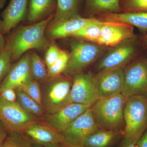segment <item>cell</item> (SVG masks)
I'll return each mask as SVG.
<instances>
[{
	"label": "cell",
	"mask_w": 147,
	"mask_h": 147,
	"mask_svg": "<svg viewBox=\"0 0 147 147\" xmlns=\"http://www.w3.org/2000/svg\"><path fill=\"white\" fill-rule=\"evenodd\" d=\"M54 13L38 23L18 28L5 41V47L12 60H17L31 50H42L49 45L45 29L54 18Z\"/></svg>",
	"instance_id": "6da1fadb"
},
{
	"label": "cell",
	"mask_w": 147,
	"mask_h": 147,
	"mask_svg": "<svg viewBox=\"0 0 147 147\" xmlns=\"http://www.w3.org/2000/svg\"><path fill=\"white\" fill-rule=\"evenodd\" d=\"M127 98L121 94L100 98L90 107L95 123L99 129L123 131V110Z\"/></svg>",
	"instance_id": "7a4b0ae2"
},
{
	"label": "cell",
	"mask_w": 147,
	"mask_h": 147,
	"mask_svg": "<svg viewBox=\"0 0 147 147\" xmlns=\"http://www.w3.org/2000/svg\"><path fill=\"white\" fill-rule=\"evenodd\" d=\"M123 116V137L138 143L147 130V98L138 95L127 98Z\"/></svg>",
	"instance_id": "3957f363"
},
{
	"label": "cell",
	"mask_w": 147,
	"mask_h": 147,
	"mask_svg": "<svg viewBox=\"0 0 147 147\" xmlns=\"http://www.w3.org/2000/svg\"><path fill=\"white\" fill-rule=\"evenodd\" d=\"M71 52L64 74L72 75L82 72L101 54L105 46L93 42L72 40L69 43Z\"/></svg>",
	"instance_id": "277c9868"
},
{
	"label": "cell",
	"mask_w": 147,
	"mask_h": 147,
	"mask_svg": "<svg viewBox=\"0 0 147 147\" xmlns=\"http://www.w3.org/2000/svg\"><path fill=\"white\" fill-rule=\"evenodd\" d=\"M121 94L126 98L138 95L147 98L146 58H138L125 69L124 85Z\"/></svg>",
	"instance_id": "5b68a950"
},
{
	"label": "cell",
	"mask_w": 147,
	"mask_h": 147,
	"mask_svg": "<svg viewBox=\"0 0 147 147\" xmlns=\"http://www.w3.org/2000/svg\"><path fill=\"white\" fill-rule=\"evenodd\" d=\"M139 42L137 37L114 46L102 57L97 65L98 71L124 68L125 65L139 53Z\"/></svg>",
	"instance_id": "8992f818"
},
{
	"label": "cell",
	"mask_w": 147,
	"mask_h": 147,
	"mask_svg": "<svg viewBox=\"0 0 147 147\" xmlns=\"http://www.w3.org/2000/svg\"><path fill=\"white\" fill-rule=\"evenodd\" d=\"M100 98L92 74L82 71L73 75L70 93L71 103L91 107Z\"/></svg>",
	"instance_id": "52a82bcc"
},
{
	"label": "cell",
	"mask_w": 147,
	"mask_h": 147,
	"mask_svg": "<svg viewBox=\"0 0 147 147\" xmlns=\"http://www.w3.org/2000/svg\"><path fill=\"white\" fill-rule=\"evenodd\" d=\"M0 120L9 133L13 131H22L31 124L38 121L26 112L18 102H9L1 96Z\"/></svg>",
	"instance_id": "ba28073f"
},
{
	"label": "cell",
	"mask_w": 147,
	"mask_h": 147,
	"mask_svg": "<svg viewBox=\"0 0 147 147\" xmlns=\"http://www.w3.org/2000/svg\"><path fill=\"white\" fill-rule=\"evenodd\" d=\"M93 118L90 108L64 131L61 144L64 146H80L91 134L99 130Z\"/></svg>",
	"instance_id": "9c48e42d"
},
{
	"label": "cell",
	"mask_w": 147,
	"mask_h": 147,
	"mask_svg": "<svg viewBox=\"0 0 147 147\" xmlns=\"http://www.w3.org/2000/svg\"><path fill=\"white\" fill-rule=\"evenodd\" d=\"M72 81L62 79L53 82L42 98V106L47 114H53L71 103L70 93Z\"/></svg>",
	"instance_id": "30bf717a"
},
{
	"label": "cell",
	"mask_w": 147,
	"mask_h": 147,
	"mask_svg": "<svg viewBox=\"0 0 147 147\" xmlns=\"http://www.w3.org/2000/svg\"><path fill=\"white\" fill-rule=\"evenodd\" d=\"M137 37L134 27L121 22L102 21L97 44L114 47Z\"/></svg>",
	"instance_id": "8fae6325"
},
{
	"label": "cell",
	"mask_w": 147,
	"mask_h": 147,
	"mask_svg": "<svg viewBox=\"0 0 147 147\" xmlns=\"http://www.w3.org/2000/svg\"><path fill=\"white\" fill-rule=\"evenodd\" d=\"M94 80L100 98L121 94L124 85L125 69L119 68L98 71Z\"/></svg>",
	"instance_id": "7c38bea8"
},
{
	"label": "cell",
	"mask_w": 147,
	"mask_h": 147,
	"mask_svg": "<svg viewBox=\"0 0 147 147\" xmlns=\"http://www.w3.org/2000/svg\"><path fill=\"white\" fill-rule=\"evenodd\" d=\"M31 52H27L12 66L9 73L0 84V92L9 88L21 89L33 80L31 73Z\"/></svg>",
	"instance_id": "4fadbf2b"
},
{
	"label": "cell",
	"mask_w": 147,
	"mask_h": 147,
	"mask_svg": "<svg viewBox=\"0 0 147 147\" xmlns=\"http://www.w3.org/2000/svg\"><path fill=\"white\" fill-rule=\"evenodd\" d=\"M90 107L79 103H70L55 113L47 114L44 117V123L61 133Z\"/></svg>",
	"instance_id": "5bb4252c"
},
{
	"label": "cell",
	"mask_w": 147,
	"mask_h": 147,
	"mask_svg": "<svg viewBox=\"0 0 147 147\" xmlns=\"http://www.w3.org/2000/svg\"><path fill=\"white\" fill-rule=\"evenodd\" d=\"M35 145L40 147H55L61 144L62 135L45 123L36 121L22 131Z\"/></svg>",
	"instance_id": "9a60e30c"
},
{
	"label": "cell",
	"mask_w": 147,
	"mask_h": 147,
	"mask_svg": "<svg viewBox=\"0 0 147 147\" xmlns=\"http://www.w3.org/2000/svg\"><path fill=\"white\" fill-rule=\"evenodd\" d=\"M98 20L94 18H84L77 14L60 21H52L47 29V36L51 39L71 36L75 32Z\"/></svg>",
	"instance_id": "2e32d148"
},
{
	"label": "cell",
	"mask_w": 147,
	"mask_h": 147,
	"mask_svg": "<svg viewBox=\"0 0 147 147\" xmlns=\"http://www.w3.org/2000/svg\"><path fill=\"white\" fill-rule=\"evenodd\" d=\"M29 0H10L1 14L3 34L8 33L24 19L28 10Z\"/></svg>",
	"instance_id": "e0dca14e"
},
{
	"label": "cell",
	"mask_w": 147,
	"mask_h": 147,
	"mask_svg": "<svg viewBox=\"0 0 147 147\" xmlns=\"http://www.w3.org/2000/svg\"><path fill=\"white\" fill-rule=\"evenodd\" d=\"M100 16L105 21L121 22L136 27L147 34V11L105 13Z\"/></svg>",
	"instance_id": "ac0fdd59"
},
{
	"label": "cell",
	"mask_w": 147,
	"mask_h": 147,
	"mask_svg": "<svg viewBox=\"0 0 147 147\" xmlns=\"http://www.w3.org/2000/svg\"><path fill=\"white\" fill-rule=\"evenodd\" d=\"M123 135V130L99 129L85 139L80 146L84 147H113Z\"/></svg>",
	"instance_id": "d6986e66"
},
{
	"label": "cell",
	"mask_w": 147,
	"mask_h": 147,
	"mask_svg": "<svg viewBox=\"0 0 147 147\" xmlns=\"http://www.w3.org/2000/svg\"><path fill=\"white\" fill-rule=\"evenodd\" d=\"M55 7H57L56 0H30L28 19L32 23L37 22L45 16L51 15Z\"/></svg>",
	"instance_id": "ffe728a7"
},
{
	"label": "cell",
	"mask_w": 147,
	"mask_h": 147,
	"mask_svg": "<svg viewBox=\"0 0 147 147\" xmlns=\"http://www.w3.org/2000/svg\"><path fill=\"white\" fill-rule=\"evenodd\" d=\"M86 9L92 14L121 12L120 0H86Z\"/></svg>",
	"instance_id": "44dd1931"
},
{
	"label": "cell",
	"mask_w": 147,
	"mask_h": 147,
	"mask_svg": "<svg viewBox=\"0 0 147 147\" xmlns=\"http://www.w3.org/2000/svg\"><path fill=\"white\" fill-rule=\"evenodd\" d=\"M17 102L28 114L38 119L44 115V109L35 100L20 89H16Z\"/></svg>",
	"instance_id": "7402d4cb"
},
{
	"label": "cell",
	"mask_w": 147,
	"mask_h": 147,
	"mask_svg": "<svg viewBox=\"0 0 147 147\" xmlns=\"http://www.w3.org/2000/svg\"><path fill=\"white\" fill-rule=\"evenodd\" d=\"M82 0H57V7L53 21H60L78 14Z\"/></svg>",
	"instance_id": "603a6c76"
},
{
	"label": "cell",
	"mask_w": 147,
	"mask_h": 147,
	"mask_svg": "<svg viewBox=\"0 0 147 147\" xmlns=\"http://www.w3.org/2000/svg\"><path fill=\"white\" fill-rule=\"evenodd\" d=\"M102 21L98 19L75 32L71 36L97 44Z\"/></svg>",
	"instance_id": "cb8c5ba5"
},
{
	"label": "cell",
	"mask_w": 147,
	"mask_h": 147,
	"mask_svg": "<svg viewBox=\"0 0 147 147\" xmlns=\"http://www.w3.org/2000/svg\"><path fill=\"white\" fill-rule=\"evenodd\" d=\"M34 144L22 131L9 133L1 147H36Z\"/></svg>",
	"instance_id": "d4e9b609"
},
{
	"label": "cell",
	"mask_w": 147,
	"mask_h": 147,
	"mask_svg": "<svg viewBox=\"0 0 147 147\" xmlns=\"http://www.w3.org/2000/svg\"><path fill=\"white\" fill-rule=\"evenodd\" d=\"M30 68L33 78L36 81H44L48 76L44 63L34 50L31 52Z\"/></svg>",
	"instance_id": "484cf974"
},
{
	"label": "cell",
	"mask_w": 147,
	"mask_h": 147,
	"mask_svg": "<svg viewBox=\"0 0 147 147\" xmlns=\"http://www.w3.org/2000/svg\"><path fill=\"white\" fill-rule=\"evenodd\" d=\"M69 54L62 50L58 59L50 67L47 68L48 76L51 78L58 77L65 71L68 64Z\"/></svg>",
	"instance_id": "4316f807"
},
{
	"label": "cell",
	"mask_w": 147,
	"mask_h": 147,
	"mask_svg": "<svg viewBox=\"0 0 147 147\" xmlns=\"http://www.w3.org/2000/svg\"><path fill=\"white\" fill-rule=\"evenodd\" d=\"M120 7L123 12L147 11V0H121Z\"/></svg>",
	"instance_id": "83f0119b"
},
{
	"label": "cell",
	"mask_w": 147,
	"mask_h": 147,
	"mask_svg": "<svg viewBox=\"0 0 147 147\" xmlns=\"http://www.w3.org/2000/svg\"><path fill=\"white\" fill-rule=\"evenodd\" d=\"M11 61L10 53L5 47L0 51V84L11 69Z\"/></svg>",
	"instance_id": "f1b7e54d"
},
{
	"label": "cell",
	"mask_w": 147,
	"mask_h": 147,
	"mask_svg": "<svg viewBox=\"0 0 147 147\" xmlns=\"http://www.w3.org/2000/svg\"><path fill=\"white\" fill-rule=\"evenodd\" d=\"M20 89L24 91L29 96L42 107V95L39 84L37 81L33 79L27 86Z\"/></svg>",
	"instance_id": "f546056e"
},
{
	"label": "cell",
	"mask_w": 147,
	"mask_h": 147,
	"mask_svg": "<svg viewBox=\"0 0 147 147\" xmlns=\"http://www.w3.org/2000/svg\"><path fill=\"white\" fill-rule=\"evenodd\" d=\"M62 50L55 44L50 45L45 55V63L47 68L50 67L58 59L60 56Z\"/></svg>",
	"instance_id": "4dcf8cb0"
},
{
	"label": "cell",
	"mask_w": 147,
	"mask_h": 147,
	"mask_svg": "<svg viewBox=\"0 0 147 147\" xmlns=\"http://www.w3.org/2000/svg\"><path fill=\"white\" fill-rule=\"evenodd\" d=\"M0 96L5 100L11 102H17V94L14 89H7L0 92Z\"/></svg>",
	"instance_id": "1f68e13d"
},
{
	"label": "cell",
	"mask_w": 147,
	"mask_h": 147,
	"mask_svg": "<svg viewBox=\"0 0 147 147\" xmlns=\"http://www.w3.org/2000/svg\"><path fill=\"white\" fill-rule=\"evenodd\" d=\"M119 147H138V143H135L132 140L123 137Z\"/></svg>",
	"instance_id": "d6a6232c"
},
{
	"label": "cell",
	"mask_w": 147,
	"mask_h": 147,
	"mask_svg": "<svg viewBox=\"0 0 147 147\" xmlns=\"http://www.w3.org/2000/svg\"><path fill=\"white\" fill-rule=\"evenodd\" d=\"M8 134V130L0 120V140H4Z\"/></svg>",
	"instance_id": "836d02e7"
},
{
	"label": "cell",
	"mask_w": 147,
	"mask_h": 147,
	"mask_svg": "<svg viewBox=\"0 0 147 147\" xmlns=\"http://www.w3.org/2000/svg\"><path fill=\"white\" fill-rule=\"evenodd\" d=\"M138 147H147V130L138 142Z\"/></svg>",
	"instance_id": "e575fe53"
},
{
	"label": "cell",
	"mask_w": 147,
	"mask_h": 147,
	"mask_svg": "<svg viewBox=\"0 0 147 147\" xmlns=\"http://www.w3.org/2000/svg\"><path fill=\"white\" fill-rule=\"evenodd\" d=\"M3 34L1 21H0V51L5 47V40L3 36Z\"/></svg>",
	"instance_id": "d590c367"
},
{
	"label": "cell",
	"mask_w": 147,
	"mask_h": 147,
	"mask_svg": "<svg viewBox=\"0 0 147 147\" xmlns=\"http://www.w3.org/2000/svg\"><path fill=\"white\" fill-rule=\"evenodd\" d=\"M141 45L144 49H147V34H145L141 38Z\"/></svg>",
	"instance_id": "8d00e7d4"
},
{
	"label": "cell",
	"mask_w": 147,
	"mask_h": 147,
	"mask_svg": "<svg viewBox=\"0 0 147 147\" xmlns=\"http://www.w3.org/2000/svg\"><path fill=\"white\" fill-rule=\"evenodd\" d=\"M6 0H0V9H1L4 6Z\"/></svg>",
	"instance_id": "74e56055"
},
{
	"label": "cell",
	"mask_w": 147,
	"mask_h": 147,
	"mask_svg": "<svg viewBox=\"0 0 147 147\" xmlns=\"http://www.w3.org/2000/svg\"><path fill=\"white\" fill-rule=\"evenodd\" d=\"M65 147H84L81 146H65Z\"/></svg>",
	"instance_id": "f35d334b"
},
{
	"label": "cell",
	"mask_w": 147,
	"mask_h": 147,
	"mask_svg": "<svg viewBox=\"0 0 147 147\" xmlns=\"http://www.w3.org/2000/svg\"><path fill=\"white\" fill-rule=\"evenodd\" d=\"M55 147H65L63 144H60Z\"/></svg>",
	"instance_id": "ab89813d"
},
{
	"label": "cell",
	"mask_w": 147,
	"mask_h": 147,
	"mask_svg": "<svg viewBox=\"0 0 147 147\" xmlns=\"http://www.w3.org/2000/svg\"><path fill=\"white\" fill-rule=\"evenodd\" d=\"M4 140H0V147H1V146Z\"/></svg>",
	"instance_id": "60d3db41"
},
{
	"label": "cell",
	"mask_w": 147,
	"mask_h": 147,
	"mask_svg": "<svg viewBox=\"0 0 147 147\" xmlns=\"http://www.w3.org/2000/svg\"><path fill=\"white\" fill-rule=\"evenodd\" d=\"M36 147H40L38 146H36Z\"/></svg>",
	"instance_id": "b9f144b4"
},
{
	"label": "cell",
	"mask_w": 147,
	"mask_h": 147,
	"mask_svg": "<svg viewBox=\"0 0 147 147\" xmlns=\"http://www.w3.org/2000/svg\"><path fill=\"white\" fill-rule=\"evenodd\" d=\"M146 58V59H147V57Z\"/></svg>",
	"instance_id": "7bdbcfd3"
}]
</instances>
